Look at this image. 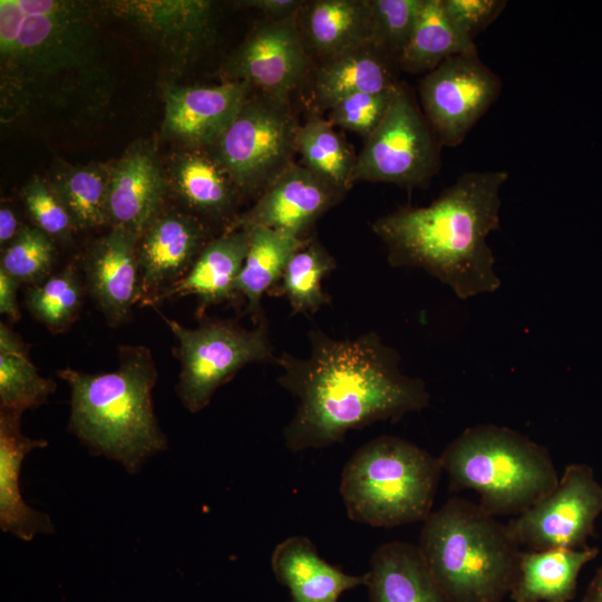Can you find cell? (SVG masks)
Here are the masks:
<instances>
[{"label": "cell", "mask_w": 602, "mask_h": 602, "mask_svg": "<svg viewBox=\"0 0 602 602\" xmlns=\"http://www.w3.org/2000/svg\"><path fill=\"white\" fill-rule=\"evenodd\" d=\"M602 513V485L585 464L565 467L556 486L505 526L517 545L531 550L582 548Z\"/></svg>", "instance_id": "cell-11"}, {"label": "cell", "mask_w": 602, "mask_h": 602, "mask_svg": "<svg viewBox=\"0 0 602 602\" xmlns=\"http://www.w3.org/2000/svg\"><path fill=\"white\" fill-rule=\"evenodd\" d=\"M336 268L334 258L319 241H304L290 258L280 280V290L293 313L311 314L330 303L322 280Z\"/></svg>", "instance_id": "cell-33"}, {"label": "cell", "mask_w": 602, "mask_h": 602, "mask_svg": "<svg viewBox=\"0 0 602 602\" xmlns=\"http://www.w3.org/2000/svg\"><path fill=\"white\" fill-rule=\"evenodd\" d=\"M423 0H370L372 47L396 61L415 28Z\"/></svg>", "instance_id": "cell-36"}, {"label": "cell", "mask_w": 602, "mask_h": 602, "mask_svg": "<svg viewBox=\"0 0 602 602\" xmlns=\"http://www.w3.org/2000/svg\"><path fill=\"white\" fill-rule=\"evenodd\" d=\"M333 127L328 119L310 117L299 127L298 153L309 171L348 192L355 183L357 156Z\"/></svg>", "instance_id": "cell-32"}, {"label": "cell", "mask_w": 602, "mask_h": 602, "mask_svg": "<svg viewBox=\"0 0 602 602\" xmlns=\"http://www.w3.org/2000/svg\"><path fill=\"white\" fill-rule=\"evenodd\" d=\"M21 227H19L18 217L14 211L4 205L0 208V245L8 246L17 236Z\"/></svg>", "instance_id": "cell-42"}, {"label": "cell", "mask_w": 602, "mask_h": 602, "mask_svg": "<svg viewBox=\"0 0 602 602\" xmlns=\"http://www.w3.org/2000/svg\"><path fill=\"white\" fill-rule=\"evenodd\" d=\"M109 166L98 163L54 165L47 181L67 211L75 230L109 224Z\"/></svg>", "instance_id": "cell-29"}, {"label": "cell", "mask_w": 602, "mask_h": 602, "mask_svg": "<svg viewBox=\"0 0 602 602\" xmlns=\"http://www.w3.org/2000/svg\"><path fill=\"white\" fill-rule=\"evenodd\" d=\"M81 284L72 265L28 289L26 304L31 314L54 333L66 331L78 318Z\"/></svg>", "instance_id": "cell-34"}, {"label": "cell", "mask_w": 602, "mask_h": 602, "mask_svg": "<svg viewBox=\"0 0 602 602\" xmlns=\"http://www.w3.org/2000/svg\"><path fill=\"white\" fill-rule=\"evenodd\" d=\"M175 334L181 363L176 392L190 412L203 410L219 387L250 363L274 362L266 320L245 329L232 320H211L186 328L161 313Z\"/></svg>", "instance_id": "cell-9"}, {"label": "cell", "mask_w": 602, "mask_h": 602, "mask_svg": "<svg viewBox=\"0 0 602 602\" xmlns=\"http://www.w3.org/2000/svg\"><path fill=\"white\" fill-rule=\"evenodd\" d=\"M299 127L290 99L252 93L211 154L241 194L260 196L294 163Z\"/></svg>", "instance_id": "cell-8"}, {"label": "cell", "mask_w": 602, "mask_h": 602, "mask_svg": "<svg viewBox=\"0 0 602 602\" xmlns=\"http://www.w3.org/2000/svg\"><path fill=\"white\" fill-rule=\"evenodd\" d=\"M166 178L169 191L197 217L227 222L226 227L236 217L241 193L211 153L187 148L175 154Z\"/></svg>", "instance_id": "cell-23"}, {"label": "cell", "mask_w": 602, "mask_h": 602, "mask_svg": "<svg viewBox=\"0 0 602 602\" xmlns=\"http://www.w3.org/2000/svg\"><path fill=\"white\" fill-rule=\"evenodd\" d=\"M309 341L308 357L282 352L274 360L279 383L298 401L283 429L289 450L328 447L350 430L428 406L426 383L401 371L399 353L378 333L334 339L315 328Z\"/></svg>", "instance_id": "cell-2"}, {"label": "cell", "mask_w": 602, "mask_h": 602, "mask_svg": "<svg viewBox=\"0 0 602 602\" xmlns=\"http://www.w3.org/2000/svg\"><path fill=\"white\" fill-rule=\"evenodd\" d=\"M507 179L506 171L465 172L429 205L377 219L371 230L385 243L389 264L421 269L463 300L498 290L487 237L499 227Z\"/></svg>", "instance_id": "cell-3"}, {"label": "cell", "mask_w": 602, "mask_h": 602, "mask_svg": "<svg viewBox=\"0 0 602 602\" xmlns=\"http://www.w3.org/2000/svg\"><path fill=\"white\" fill-rule=\"evenodd\" d=\"M438 458L396 436H379L343 467L340 494L348 517L375 527L424 522L441 473Z\"/></svg>", "instance_id": "cell-7"}, {"label": "cell", "mask_w": 602, "mask_h": 602, "mask_svg": "<svg viewBox=\"0 0 602 602\" xmlns=\"http://www.w3.org/2000/svg\"><path fill=\"white\" fill-rule=\"evenodd\" d=\"M21 197L36 227L51 239L70 240L75 230L70 216L46 179L32 177L22 187Z\"/></svg>", "instance_id": "cell-38"}, {"label": "cell", "mask_w": 602, "mask_h": 602, "mask_svg": "<svg viewBox=\"0 0 602 602\" xmlns=\"http://www.w3.org/2000/svg\"><path fill=\"white\" fill-rule=\"evenodd\" d=\"M56 382L42 377L28 356V347L0 323V410L23 414L46 404Z\"/></svg>", "instance_id": "cell-31"}, {"label": "cell", "mask_w": 602, "mask_h": 602, "mask_svg": "<svg viewBox=\"0 0 602 602\" xmlns=\"http://www.w3.org/2000/svg\"><path fill=\"white\" fill-rule=\"evenodd\" d=\"M205 222L188 211L164 208L137 243L142 305L155 307L163 295L191 270L212 240Z\"/></svg>", "instance_id": "cell-15"}, {"label": "cell", "mask_w": 602, "mask_h": 602, "mask_svg": "<svg viewBox=\"0 0 602 602\" xmlns=\"http://www.w3.org/2000/svg\"><path fill=\"white\" fill-rule=\"evenodd\" d=\"M137 243L134 234L111 227L84 256L88 291L111 327L126 322L138 302Z\"/></svg>", "instance_id": "cell-19"}, {"label": "cell", "mask_w": 602, "mask_h": 602, "mask_svg": "<svg viewBox=\"0 0 602 602\" xmlns=\"http://www.w3.org/2000/svg\"><path fill=\"white\" fill-rule=\"evenodd\" d=\"M438 460L450 486L476 492L479 506L493 516L525 512L560 478L544 446L493 424L466 428Z\"/></svg>", "instance_id": "cell-6"}, {"label": "cell", "mask_w": 602, "mask_h": 602, "mask_svg": "<svg viewBox=\"0 0 602 602\" xmlns=\"http://www.w3.org/2000/svg\"><path fill=\"white\" fill-rule=\"evenodd\" d=\"M476 51L475 42L453 25L441 0H423L398 67L407 72L425 75L453 56Z\"/></svg>", "instance_id": "cell-30"}, {"label": "cell", "mask_w": 602, "mask_h": 602, "mask_svg": "<svg viewBox=\"0 0 602 602\" xmlns=\"http://www.w3.org/2000/svg\"><path fill=\"white\" fill-rule=\"evenodd\" d=\"M250 243L249 230L224 231L204 246L187 274L173 285L164 300L195 295L202 312L206 307L233 301L235 284Z\"/></svg>", "instance_id": "cell-24"}, {"label": "cell", "mask_w": 602, "mask_h": 602, "mask_svg": "<svg viewBox=\"0 0 602 602\" xmlns=\"http://www.w3.org/2000/svg\"><path fill=\"white\" fill-rule=\"evenodd\" d=\"M251 86L226 80L215 86H169L164 91V133L188 148L211 147L237 116Z\"/></svg>", "instance_id": "cell-17"}, {"label": "cell", "mask_w": 602, "mask_h": 602, "mask_svg": "<svg viewBox=\"0 0 602 602\" xmlns=\"http://www.w3.org/2000/svg\"><path fill=\"white\" fill-rule=\"evenodd\" d=\"M19 282L0 269V312L7 315L10 321L20 319V311L17 301V290Z\"/></svg>", "instance_id": "cell-41"}, {"label": "cell", "mask_w": 602, "mask_h": 602, "mask_svg": "<svg viewBox=\"0 0 602 602\" xmlns=\"http://www.w3.org/2000/svg\"><path fill=\"white\" fill-rule=\"evenodd\" d=\"M501 78L476 52L453 56L418 85L421 110L443 146L462 144L498 99Z\"/></svg>", "instance_id": "cell-12"}, {"label": "cell", "mask_w": 602, "mask_h": 602, "mask_svg": "<svg viewBox=\"0 0 602 602\" xmlns=\"http://www.w3.org/2000/svg\"><path fill=\"white\" fill-rule=\"evenodd\" d=\"M441 147L412 94L401 84L386 116L357 156L355 183L424 186L438 172Z\"/></svg>", "instance_id": "cell-10"}, {"label": "cell", "mask_w": 602, "mask_h": 602, "mask_svg": "<svg viewBox=\"0 0 602 602\" xmlns=\"http://www.w3.org/2000/svg\"><path fill=\"white\" fill-rule=\"evenodd\" d=\"M396 67V61L372 46L322 61L313 75V100L318 107L331 109L355 94L397 88L401 82L397 79Z\"/></svg>", "instance_id": "cell-27"}, {"label": "cell", "mask_w": 602, "mask_h": 602, "mask_svg": "<svg viewBox=\"0 0 602 602\" xmlns=\"http://www.w3.org/2000/svg\"><path fill=\"white\" fill-rule=\"evenodd\" d=\"M445 12L456 29L467 39L492 25L507 6L505 0H441Z\"/></svg>", "instance_id": "cell-39"}, {"label": "cell", "mask_w": 602, "mask_h": 602, "mask_svg": "<svg viewBox=\"0 0 602 602\" xmlns=\"http://www.w3.org/2000/svg\"><path fill=\"white\" fill-rule=\"evenodd\" d=\"M249 231V249L235 290L245 299V311L258 324L265 319L261 305L263 294L280 282L290 258L307 239L266 227Z\"/></svg>", "instance_id": "cell-28"}, {"label": "cell", "mask_w": 602, "mask_h": 602, "mask_svg": "<svg viewBox=\"0 0 602 602\" xmlns=\"http://www.w3.org/2000/svg\"><path fill=\"white\" fill-rule=\"evenodd\" d=\"M276 581L290 602H339L340 596L367 584V573L352 575L322 559L311 540L294 535L279 543L271 555Z\"/></svg>", "instance_id": "cell-20"}, {"label": "cell", "mask_w": 602, "mask_h": 602, "mask_svg": "<svg viewBox=\"0 0 602 602\" xmlns=\"http://www.w3.org/2000/svg\"><path fill=\"white\" fill-rule=\"evenodd\" d=\"M303 2L299 0H247L240 3L265 13L269 19H282L297 14Z\"/></svg>", "instance_id": "cell-40"}, {"label": "cell", "mask_w": 602, "mask_h": 602, "mask_svg": "<svg viewBox=\"0 0 602 602\" xmlns=\"http://www.w3.org/2000/svg\"><path fill=\"white\" fill-rule=\"evenodd\" d=\"M118 350L119 366L111 372L67 367L57 370V376L70 388L69 431L93 455L113 459L135 474L168 443L154 411L157 370L151 350L140 344Z\"/></svg>", "instance_id": "cell-4"}, {"label": "cell", "mask_w": 602, "mask_h": 602, "mask_svg": "<svg viewBox=\"0 0 602 602\" xmlns=\"http://www.w3.org/2000/svg\"><path fill=\"white\" fill-rule=\"evenodd\" d=\"M347 192L320 178L305 166L293 163L225 231L266 227L300 239Z\"/></svg>", "instance_id": "cell-16"}, {"label": "cell", "mask_w": 602, "mask_h": 602, "mask_svg": "<svg viewBox=\"0 0 602 602\" xmlns=\"http://www.w3.org/2000/svg\"><path fill=\"white\" fill-rule=\"evenodd\" d=\"M369 602H450L417 545L392 541L378 546L367 572Z\"/></svg>", "instance_id": "cell-25"}, {"label": "cell", "mask_w": 602, "mask_h": 602, "mask_svg": "<svg viewBox=\"0 0 602 602\" xmlns=\"http://www.w3.org/2000/svg\"><path fill=\"white\" fill-rule=\"evenodd\" d=\"M109 18L144 37L165 66L182 71L210 46L215 33V4L208 0L103 1Z\"/></svg>", "instance_id": "cell-13"}, {"label": "cell", "mask_w": 602, "mask_h": 602, "mask_svg": "<svg viewBox=\"0 0 602 602\" xmlns=\"http://www.w3.org/2000/svg\"><path fill=\"white\" fill-rule=\"evenodd\" d=\"M297 16L269 19L255 27L227 59L224 66L227 80L289 99L310 66Z\"/></svg>", "instance_id": "cell-14"}, {"label": "cell", "mask_w": 602, "mask_h": 602, "mask_svg": "<svg viewBox=\"0 0 602 602\" xmlns=\"http://www.w3.org/2000/svg\"><path fill=\"white\" fill-rule=\"evenodd\" d=\"M399 86L385 91L351 95L329 109L328 120L333 126L357 133L366 140L386 116Z\"/></svg>", "instance_id": "cell-37"}, {"label": "cell", "mask_w": 602, "mask_h": 602, "mask_svg": "<svg viewBox=\"0 0 602 602\" xmlns=\"http://www.w3.org/2000/svg\"><path fill=\"white\" fill-rule=\"evenodd\" d=\"M55 260L54 239L35 225L23 226L2 251L0 269L19 283L33 287L48 279Z\"/></svg>", "instance_id": "cell-35"}, {"label": "cell", "mask_w": 602, "mask_h": 602, "mask_svg": "<svg viewBox=\"0 0 602 602\" xmlns=\"http://www.w3.org/2000/svg\"><path fill=\"white\" fill-rule=\"evenodd\" d=\"M418 548L450 602H502L515 583L522 551L506 526L460 497L431 512Z\"/></svg>", "instance_id": "cell-5"}, {"label": "cell", "mask_w": 602, "mask_h": 602, "mask_svg": "<svg viewBox=\"0 0 602 602\" xmlns=\"http://www.w3.org/2000/svg\"><path fill=\"white\" fill-rule=\"evenodd\" d=\"M103 1H0V120L82 125L117 86Z\"/></svg>", "instance_id": "cell-1"}, {"label": "cell", "mask_w": 602, "mask_h": 602, "mask_svg": "<svg viewBox=\"0 0 602 602\" xmlns=\"http://www.w3.org/2000/svg\"><path fill=\"white\" fill-rule=\"evenodd\" d=\"M582 602H602V566L590 582Z\"/></svg>", "instance_id": "cell-43"}, {"label": "cell", "mask_w": 602, "mask_h": 602, "mask_svg": "<svg viewBox=\"0 0 602 602\" xmlns=\"http://www.w3.org/2000/svg\"><path fill=\"white\" fill-rule=\"evenodd\" d=\"M598 554L599 548L591 546L522 551L509 598L513 602H570L581 570Z\"/></svg>", "instance_id": "cell-26"}, {"label": "cell", "mask_w": 602, "mask_h": 602, "mask_svg": "<svg viewBox=\"0 0 602 602\" xmlns=\"http://www.w3.org/2000/svg\"><path fill=\"white\" fill-rule=\"evenodd\" d=\"M297 21L308 54L321 62L372 46L370 0L304 1Z\"/></svg>", "instance_id": "cell-21"}, {"label": "cell", "mask_w": 602, "mask_h": 602, "mask_svg": "<svg viewBox=\"0 0 602 602\" xmlns=\"http://www.w3.org/2000/svg\"><path fill=\"white\" fill-rule=\"evenodd\" d=\"M21 414L0 410V527L23 541L37 534H52L54 523L22 498L20 473L25 457L33 449L48 445L45 439H32L21 431Z\"/></svg>", "instance_id": "cell-22"}, {"label": "cell", "mask_w": 602, "mask_h": 602, "mask_svg": "<svg viewBox=\"0 0 602 602\" xmlns=\"http://www.w3.org/2000/svg\"><path fill=\"white\" fill-rule=\"evenodd\" d=\"M168 191L166 174L155 148L148 143L133 145L109 166V224L139 240L164 208Z\"/></svg>", "instance_id": "cell-18"}]
</instances>
